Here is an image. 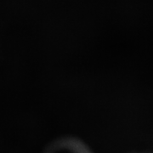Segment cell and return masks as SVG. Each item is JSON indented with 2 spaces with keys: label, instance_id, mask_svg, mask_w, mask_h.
I'll use <instances>...</instances> for the list:
<instances>
[]
</instances>
